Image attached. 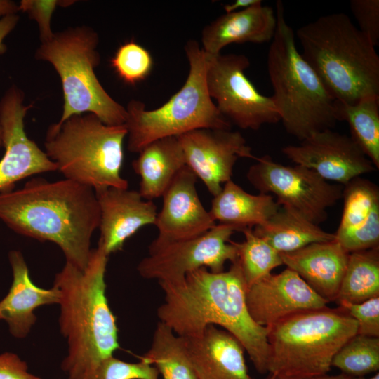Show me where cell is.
<instances>
[{"label": "cell", "mask_w": 379, "mask_h": 379, "mask_svg": "<svg viewBox=\"0 0 379 379\" xmlns=\"http://www.w3.org/2000/svg\"><path fill=\"white\" fill-rule=\"evenodd\" d=\"M159 284L164 295L157 311L160 322L181 337L196 336L208 326H219L240 343L258 373L267 372V328L249 313L237 261L227 271L201 268L179 281Z\"/></svg>", "instance_id": "cell-1"}, {"label": "cell", "mask_w": 379, "mask_h": 379, "mask_svg": "<svg viewBox=\"0 0 379 379\" xmlns=\"http://www.w3.org/2000/svg\"><path fill=\"white\" fill-rule=\"evenodd\" d=\"M0 220L19 234L55 244L66 262L84 270L100 211L89 187L66 178H32L20 189L0 192Z\"/></svg>", "instance_id": "cell-2"}, {"label": "cell", "mask_w": 379, "mask_h": 379, "mask_svg": "<svg viewBox=\"0 0 379 379\" xmlns=\"http://www.w3.org/2000/svg\"><path fill=\"white\" fill-rule=\"evenodd\" d=\"M108 257L98 246L84 270L66 262L55 277L60 329L68 345L61 368L68 379L88 373L119 348L117 319L106 295Z\"/></svg>", "instance_id": "cell-3"}, {"label": "cell", "mask_w": 379, "mask_h": 379, "mask_svg": "<svg viewBox=\"0 0 379 379\" xmlns=\"http://www.w3.org/2000/svg\"><path fill=\"white\" fill-rule=\"evenodd\" d=\"M303 58L338 102L379 97V56L343 13L319 17L296 31Z\"/></svg>", "instance_id": "cell-4"}, {"label": "cell", "mask_w": 379, "mask_h": 379, "mask_svg": "<svg viewBox=\"0 0 379 379\" xmlns=\"http://www.w3.org/2000/svg\"><path fill=\"white\" fill-rule=\"evenodd\" d=\"M275 12L277 27L267 54L271 97L286 132L301 141L335 126L337 101L298 51L281 1H276Z\"/></svg>", "instance_id": "cell-5"}, {"label": "cell", "mask_w": 379, "mask_h": 379, "mask_svg": "<svg viewBox=\"0 0 379 379\" xmlns=\"http://www.w3.org/2000/svg\"><path fill=\"white\" fill-rule=\"evenodd\" d=\"M267 328V372L296 378L328 374L333 358L357 334V321L341 307L291 314Z\"/></svg>", "instance_id": "cell-6"}, {"label": "cell", "mask_w": 379, "mask_h": 379, "mask_svg": "<svg viewBox=\"0 0 379 379\" xmlns=\"http://www.w3.org/2000/svg\"><path fill=\"white\" fill-rule=\"evenodd\" d=\"M127 133L125 124L107 125L91 113L73 115L48 127L44 152L65 178L95 192L128 188L121 175Z\"/></svg>", "instance_id": "cell-7"}, {"label": "cell", "mask_w": 379, "mask_h": 379, "mask_svg": "<svg viewBox=\"0 0 379 379\" xmlns=\"http://www.w3.org/2000/svg\"><path fill=\"white\" fill-rule=\"evenodd\" d=\"M185 51L190 66L187 79L166 103L151 110L135 100L127 105L125 125L130 152L138 153L153 141L196 129H230V122L221 114L207 89L209 55L194 40L187 42Z\"/></svg>", "instance_id": "cell-8"}, {"label": "cell", "mask_w": 379, "mask_h": 379, "mask_svg": "<svg viewBox=\"0 0 379 379\" xmlns=\"http://www.w3.org/2000/svg\"><path fill=\"white\" fill-rule=\"evenodd\" d=\"M98 44V33L81 25L54 33L36 49V59L49 62L61 81L64 103L58 122L91 113L107 125L125 124L126 107L109 95L95 73L100 62Z\"/></svg>", "instance_id": "cell-9"}, {"label": "cell", "mask_w": 379, "mask_h": 379, "mask_svg": "<svg viewBox=\"0 0 379 379\" xmlns=\"http://www.w3.org/2000/svg\"><path fill=\"white\" fill-rule=\"evenodd\" d=\"M255 160L246 173L250 184L314 224L326 221L328 209L342 199L343 185L330 183L310 168L279 164L269 155Z\"/></svg>", "instance_id": "cell-10"}, {"label": "cell", "mask_w": 379, "mask_h": 379, "mask_svg": "<svg viewBox=\"0 0 379 379\" xmlns=\"http://www.w3.org/2000/svg\"><path fill=\"white\" fill-rule=\"evenodd\" d=\"M237 229L216 224L206 233L194 238L168 241H152L148 255L139 262L137 270L146 279L174 282L188 273L206 268L213 272L224 271L227 262L237 260V251L231 237Z\"/></svg>", "instance_id": "cell-11"}, {"label": "cell", "mask_w": 379, "mask_h": 379, "mask_svg": "<svg viewBox=\"0 0 379 379\" xmlns=\"http://www.w3.org/2000/svg\"><path fill=\"white\" fill-rule=\"evenodd\" d=\"M249 65L242 54L209 55L206 85L224 117L242 129L258 130L280 119L272 97L261 94L245 74Z\"/></svg>", "instance_id": "cell-12"}, {"label": "cell", "mask_w": 379, "mask_h": 379, "mask_svg": "<svg viewBox=\"0 0 379 379\" xmlns=\"http://www.w3.org/2000/svg\"><path fill=\"white\" fill-rule=\"evenodd\" d=\"M25 94L11 86L0 100V123L4 154L0 159V192L13 190L15 184L39 173L57 171L55 164L25 131L24 119L32 105L24 104Z\"/></svg>", "instance_id": "cell-13"}, {"label": "cell", "mask_w": 379, "mask_h": 379, "mask_svg": "<svg viewBox=\"0 0 379 379\" xmlns=\"http://www.w3.org/2000/svg\"><path fill=\"white\" fill-rule=\"evenodd\" d=\"M186 166L214 197L231 180L239 158L255 159L243 135L230 129H196L177 137Z\"/></svg>", "instance_id": "cell-14"}, {"label": "cell", "mask_w": 379, "mask_h": 379, "mask_svg": "<svg viewBox=\"0 0 379 379\" xmlns=\"http://www.w3.org/2000/svg\"><path fill=\"white\" fill-rule=\"evenodd\" d=\"M281 152L295 164L342 185L376 169L350 136L332 129L314 133L298 145L283 147Z\"/></svg>", "instance_id": "cell-15"}, {"label": "cell", "mask_w": 379, "mask_h": 379, "mask_svg": "<svg viewBox=\"0 0 379 379\" xmlns=\"http://www.w3.org/2000/svg\"><path fill=\"white\" fill-rule=\"evenodd\" d=\"M246 302L253 320L264 327L297 312L324 307L329 303L287 267L279 274H269L247 288Z\"/></svg>", "instance_id": "cell-16"}, {"label": "cell", "mask_w": 379, "mask_h": 379, "mask_svg": "<svg viewBox=\"0 0 379 379\" xmlns=\"http://www.w3.org/2000/svg\"><path fill=\"white\" fill-rule=\"evenodd\" d=\"M197 180L186 166L165 191L162 208L157 212L154 224L159 232L154 241L168 242L194 238L217 224L199 197Z\"/></svg>", "instance_id": "cell-17"}, {"label": "cell", "mask_w": 379, "mask_h": 379, "mask_svg": "<svg viewBox=\"0 0 379 379\" xmlns=\"http://www.w3.org/2000/svg\"><path fill=\"white\" fill-rule=\"evenodd\" d=\"M95 192L100 211L98 246L108 256L142 227L154 224L157 206L138 191L108 187Z\"/></svg>", "instance_id": "cell-18"}, {"label": "cell", "mask_w": 379, "mask_h": 379, "mask_svg": "<svg viewBox=\"0 0 379 379\" xmlns=\"http://www.w3.org/2000/svg\"><path fill=\"white\" fill-rule=\"evenodd\" d=\"M343 208L334 233L342 248L352 252L379 247V188L358 177L343 185Z\"/></svg>", "instance_id": "cell-19"}, {"label": "cell", "mask_w": 379, "mask_h": 379, "mask_svg": "<svg viewBox=\"0 0 379 379\" xmlns=\"http://www.w3.org/2000/svg\"><path fill=\"white\" fill-rule=\"evenodd\" d=\"M197 379H252L244 349L231 334L208 326L193 337H182Z\"/></svg>", "instance_id": "cell-20"}, {"label": "cell", "mask_w": 379, "mask_h": 379, "mask_svg": "<svg viewBox=\"0 0 379 379\" xmlns=\"http://www.w3.org/2000/svg\"><path fill=\"white\" fill-rule=\"evenodd\" d=\"M8 260L13 281L8 293L0 301V317L8 324L13 337L23 338L36 321L34 311L41 305L59 304L60 293L54 286L45 289L32 282L20 251H11Z\"/></svg>", "instance_id": "cell-21"}, {"label": "cell", "mask_w": 379, "mask_h": 379, "mask_svg": "<svg viewBox=\"0 0 379 379\" xmlns=\"http://www.w3.org/2000/svg\"><path fill=\"white\" fill-rule=\"evenodd\" d=\"M283 265L295 272L319 295L335 301L349 257L335 239L280 253Z\"/></svg>", "instance_id": "cell-22"}, {"label": "cell", "mask_w": 379, "mask_h": 379, "mask_svg": "<svg viewBox=\"0 0 379 379\" xmlns=\"http://www.w3.org/2000/svg\"><path fill=\"white\" fill-rule=\"evenodd\" d=\"M277 22L275 10L263 6L262 3L241 11L225 13L203 29L201 48L208 55L214 56L231 44L270 41Z\"/></svg>", "instance_id": "cell-23"}, {"label": "cell", "mask_w": 379, "mask_h": 379, "mask_svg": "<svg viewBox=\"0 0 379 379\" xmlns=\"http://www.w3.org/2000/svg\"><path fill=\"white\" fill-rule=\"evenodd\" d=\"M132 166L140 178L142 197L152 201L162 197L178 173L186 166L185 156L177 137L157 140L145 146Z\"/></svg>", "instance_id": "cell-24"}, {"label": "cell", "mask_w": 379, "mask_h": 379, "mask_svg": "<svg viewBox=\"0 0 379 379\" xmlns=\"http://www.w3.org/2000/svg\"><path fill=\"white\" fill-rule=\"evenodd\" d=\"M279 208L272 195L250 194L230 180L213 197L208 211L215 222L241 231L265 223Z\"/></svg>", "instance_id": "cell-25"}, {"label": "cell", "mask_w": 379, "mask_h": 379, "mask_svg": "<svg viewBox=\"0 0 379 379\" xmlns=\"http://www.w3.org/2000/svg\"><path fill=\"white\" fill-rule=\"evenodd\" d=\"M279 253H289L309 244L335 239L334 234L323 230L296 213L281 207L265 223L253 230Z\"/></svg>", "instance_id": "cell-26"}, {"label": "cell", "mask_w": 379, "mask_h": 379, "mask_svg": "<svg viewBox=\"0 0 379 379\" xmlns=\"http://www.w3.org/2000/svg\"><path fill=\"white\" fill-rule=\"evenodd\" d=\"M376 296H379V247L349 253L335 302L360 303Z\"/></svg>", "instance_id": "cell-27"}, {"label": "cell", "mask_w": 379, "mask_h": 379, "mask_svg": "<svg viewBox=\"0 0 379 379\" xmlns=\"http://www.w3.org/2000/svg\"><path fill=\"white\" fill-rule=\"evenodd\" d=\"M140 359L154 366L163 379H197L183 338L160 321L149 350Z\"/></svg>", "instance_id": "cell-28"}, {"label": "cell", "mask_w": 379, "mask_h": 379, "mask_svg": "<svg viewBox=\"0 0 379 379\" xmlns=\"http://www.w3.org/2000/svg\"><path fill=\"white\" fill-rule=\"evenodd\" d=\"M339 121H346L350 137L376 168H379V97L364 98L354 104L337 101Z\"/></svg>", "instance_id": "cell-29"}, {"label": "cell", "mask_w": 379, "mask_h": 379, "mask_svg": "<svg viewBox=\"0 0 379 379\" xmlns=\"http://www.w3.org/2000/svg\"><path fill=\"white\" fill-rule=\"evenodd\" d=\"M243 232L245 239L234 242L237 260L246 288L268 275L272 270L282 265L280 253L264 239L257 236L252 227H246Z\"/></svg>", "instance_id": "cell-30"}, {"label": "cell", "mask_w": 379, "mask_h": 379, "mask_svg": "<svg viewBox=\"0 0 379 379\" xmlns=\"http://www.w3.org/2000/svg\"><path fill=\"white\" fill-rule=\"evenodd\" d=\"M331 366L349 377L379 371V338L355 334L338 351Z\"/></svg>", "instance_id": "cell-31"}, {"label": "cell", "mask_w": 379, "mask_h": 379, "mask_svg": "<svg viewBox=\"0 0 379 379\" xmlns=\"http://www.w3.org/2000/svg\"><path fill=\"white\" fill-rule=\"evenodd\" d=\"M111 65L124 82L134 85L149 76L153 60L145 48L131 40L118 48L111 60Z\"/></svg>", "instance_id": "cell-32"}, {"label": "cell", "mask_w": 379, "mask_h": 379, "mask_svg": "<svg viewBox=\"0 0 379 379\" xmlns=\"http://www.w3.org/2000/svg\"><path fill=\"white\" fill-rule=\"evenodd\" d=\"M159 375L158 370L142 359L133 363L111 356L74 379H159Z\"/></svg>", "instance_id": "cell-33"}, {"label": "cell", "mask_w": 379, "mask_h": 379, "mask_svg": "<svg viewBox=\"0 0 379 379\" xmlns=\"http://www.w3.org/2000/svg\"><path fill=\"white\" fill-rule=\"evenodd\" d=\"M338 305L357 321V334L379 338V296L360 303L343 302Z\"/></svg>", "instance_id": "cell-34"}, {"label": "cell", "mask_w": 379, "mask_h": 379, "mask_svg": "<svg viewBox=\"0 0 379 379\" xmlns=\"http://www.w3.org/2000/svg\"><path fill=\"white\" fill-rule=\"evenodd\" d=\"M71 2L58 0H22L18 8L19 11L27 13L31 20L37 22L41 43H44L49 41L54 34L51 28V20L56 7L69 6Z\"/></svg>", "instance_id": "cell-35"}, {"label": "cell", "mask_w": 379, "mask_h": 379, "mask_svg": "<svg viewBox=\"0 0 379 379\" xmlns=\"http://www.w3.org/2000/svg\"><path fill=\"white\" fill-rule=\"evenodd\" d=\"M350 10L358 29L375 47L379 44V1L352 0Z\"/></svg>", "instance_id": "cell-36"}, {"label": "cell", "mask_w": 379, "mask_h": 379, "mask_svg": "<svg viewBox=\"0 0 379 379\" xmlns=\"http://www.w3.org/2000/svg\"><path fill=\"white\" fill-rule=\"evenodd\" d=\"M0 379H42L28 371V366L16 354H0Z\"/></svg>", "instance_id": "cell-37"}, {"label": "cell", "mask_w": 379, "mask_h": 379, "mask_svg": "<svg viewBox=\"0 0 379 379\" xmlns=\"http://www.w3.org/2000/svg\"><path fill=\"white\" fill-rule=\"evenodd\" d=\"M20 17L17 13L9 14L0 18V54H3L7 48L4 41L18 25Z\"/></svg>", "instance_id": "cell-38"}, {"label": "cell", "mask_w": 379, "mask_h": 379, "mask_svg": "<svg viewBox=\"0 0 379 379\" xmlns=\"http://www.w3.org/2000/svg\"><path fill=\"white\" fill-rule=\"evenodd\" d=\"M262 2L260 0H237L225 4L223 8L225 13H232L248 8Z\"/></svg>", "instance_id": "cell-39"}, {"label": "cell", "mask_w": 379, "mask_h": 379, "mask_svg": "<svg viewBox=\"0 0 379 379\" xmlns=\"http://www.w3.org/2000/svg\"><path fill=\"white\" fill-rule=\"evenodd\" d=\"M19 11L18 6L10 0H0V18Z\"/></svg>", "instance_id": "cell-40"}, {"label": "cell", "mask_w": 379, "mask_h": 379, "mask_svg": "<svg viewBox=\"0 0 379 379\" xmlns=\"http://www.w3.org/2000/svg\"><path fill=\"white\" fill-rule=\"evenodd\" d=\"M267 379H350V377L343 373H340L338 375H333L326 374V375L315 376V377L296 378H280L274 375H270V377H269Z\"/></svg>", "instance_id": "cell-41"}, {"label": "cell", "mask_w": 379, "mask_h": 379, "mask_svg": "<svg viewBox=\"0 0 379 379\" xmlns=\"http://www.w3.org/2000/svg\"><path fill=\"white\" fill-rule=\"evenodd\" d=\"M350 379H379V373L377 372L373 377L371 378H365V376H359V377H350Z\"/></svg>", "instance_id": "cell-42"}, {"label": "cell", "mask_w": 379, "mask_h": 379, "mask_svg": "<svg viewBox=\"0 0 379 379\" xmlns=\"http://www.w3.org/2000/svg\"><path fill=\"white\" fill-rule=\"evenodd\" d=\"M1 147H3V133H2L1 125L0 123V148Z\"/></svg>", "instance_id": "cell-43"}, {"label": "cell", "mask_w": 379, "mask_h": 379, "mask_svg": "<svg viewBox=\"0 0 379 379\" xmlns=\"http://www.w3.org/2000/svg\"><path fill=\"white\" fill-rule=\"evenodd\" d=\"M0 319H1V317H0Z\"/></svg>", "instance_id": "cell-44"}]
</instances>
